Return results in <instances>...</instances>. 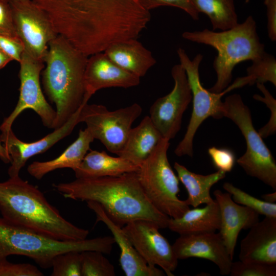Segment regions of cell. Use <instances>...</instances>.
Returning a JSON list of instances; mask_svg holds the SVG:
<instances>
[{
  "label": "cell",
  "mask_w": 276,
  "mask_h": 276,
  "mask_svg": "<svg viewBox=\"0 0 276 276\" xmlns=\"http://www.w3.org/2000/svg\"><path fill=\"white\" fill-rule=\"evenodd\" d=\"M104 52L116 64L141 78L156 64L149 50L137 39H130L114 43Z\"/></svg>",
  "instance_id": "cell-21"
},
{
  "label": "cell",
  "mask_w": 276,
  "mask_h": 276,
  "mask_svg": "<svg viewBox=\"0 0 276 276\" xmlns=\"http://www.w3.org/2000/svg\"><path fill=\"white\" fill-rule=\"evenodd\" d=\"M0 212L12 224L58 240H81L89 234L65 219L38 188L19 175L0 182Z\"/></svg>",
  "instance_id": "cell-2"
},
{
  "label": "cell",
  "mask_w": 276,
  "mask_h": 276,
  "mask_svg": "<svg viewBox=\"0 0 276 276\" xmlns=\"http://www.w3.org/2000/svg\"><path fill=\"white\" fill-rule=\"evenodd\" d=\"M88 56L58 35L49 44L42 73L45 95L55 105L54 129L65 123L84 103V72Z\"/></svg>",
  "instance_id": "cell-3"
},
{
  "label": "cell",
  "mask_w": 276,
  "mask_h": 276,
  "mask_svg": "<svg viewBox=\"0 0 276 276\" xmlns=\"http://www.w3.org/2000/svg\"><path fill=\"white\" fill-rule=\"evenodd\" d=\"M220 211V234L231 258L233 259L239 234L249 229L259 221V214L254 210L233 201L227 192H214Z\"/></svg>",
  "instance_id": "cell-18"
},
{
  "label": "cell",
  "mask_w": 276,
  "mask_h": 276,
  "mask_svg": "<svg viewBox=\"0 0 276 276\" xmlns=\"http://www.w3.org/2000/svg\"><path fill=\"white\" fill-rule=\"evenodd\" d=\"M0 49L12 60L18 62L25 51L24 46L18 38L0 35Z\"/></svg>",
  "instance_id": "cell-37"
},
{
  "label": "cell",
  "mask_w": 276,
  "mask_h": 276,
  "mask_svg": "<svg viewBox=\"0 0 276 276\" xmlns=\"http://www.w3.org/2000/svg\"><path fill=\"white\" fill-rule=\"evenodd\" d=\"M172 246L178 260L206 259L218 266L221 275L229 274L233 259L219 233L180 235Z\"/></svg>",
  "instance_id": "cell-16"
},
{
  "label": "cell",
  "mask_w": 276,
  "mask_h": 276,
  "mask_svg": "<svg viewBox=\"0 0 276 276\" xmlns=\"http://www.w3.org/2000/svg\"><path fill=\"white\" fill-rule=\"evenodd\" d=\"M142 111L136 103L113 111L103 105L86 103L81 108L79 120L85 123L94 139L99 140L107 150L118 155L132 124Z\"/></svg>",
  "instance_id": "cell-9"
},
{
  "label": "cell",
  "mask_w": 276,
  "mask_h": 276,
  "mask_svg": "<svg viewBox=\"0 0 276 276\" xmlns=\"http://www.w3.org/2000/svg\"><path fill=\"white\" fill-rule=\"evenodd\" d=\"M174 80L172 90L158 98L151 106L149 117L162 137L174 139L181 128L183 114L192 99L186 73L179 63L171 69Z\"/></svg>",
  "instance_id": "cell-12"
},
{
  "label": "cell",
  "mask_w": 276,
  "mask_h": 276,
  "mask_svg": "<svg viewBox=\"0 0 276 276\" xmlns=\"http://www.w3.org/2000/svg\"><path fill=\"white\" fill-rule=\"evenodd\" d=\"M223 117L239 128L246 145L244 154L237 163L249 176L255 177L276 190V162L252 124L251 113L239 94L226 97L222 103Z\"/></svg>",
  "instance_id": "cell-7"
},
{
  "label": "cell",
  "mask_w": 276,
  "mask_h": 276,
  "mask_svg": "<svg viewBox=\"0 0 276 276\" xmlns=\"http://www.w3.org/2000/svg\"><path fill=\"white\" fill-rule=\"evenodd\" d=\"M12 59L0 49V69L5 67Z\"/></svg>",
  "instance_id": "cell-40"
},
{
  "label": "cell",
  "mask_w": 276,
  "mask_h": 276,
  "mask_svg": "<svg viewBox=\"0 0 276 276\" xmlns=\"http://www.w3.org/2000/svg\"><path fill=\"white\" fill-rule=\"evenodd\" d=\"M19 63L20 84L18 100L12 112L0 126V131L4 132L11 130L17 117L28 109L39 116L45 127L53 129L56 110L45 99L40 83V74L44 68V62L34 58L24 51Z\"/></svg>",
  "instance_id": "cell-10"
},
{
  "label": "cell",
  "mask_w": 276,
  "mask_h": 276,
  "mask_svg": "<svg viewBox=\"0 0 276 276\" xmlns=\"http://www.w3.org/2000/svg\"><path fill=\"white\" fill-rule=\"evenodd\" d=\"M180 64L185 70L190 86L193 101V110L186 133L174 150L177 156L193 155V140L202 123L209 117L219 119L223 117L222 97L235 89L232 84L220 93L210 91L202 85L199 68L203 59L201 54L191 60L185 50L179 48L177 50Z\"/></svg>",
  "instance_id": "cell-8"
},
{
  "label": "cell",
  "mask_w": 276,
  "mask_h": 276,
  "mask_svg": "<svg viewBox=\"0 0 276 276\" xmlns=\"http://www.w3.org/2000/svg\"><path fill=\"white\" fill-rule=\"evenodd\" d=\"M52 276H82L81 252L70 251L56 256L52 263Z\"/></svg>",
  "instance_id": "cell-31"
},
{
  "label": "cell",
  "mask_w": 276,
  "mask_h": 276,
  "mask_svg": "<svg viewBox=\"0 0 276 276\" xmlns=\"http://www.w3.org/2000/svg\"><path fill=\"white\" fill-rule=\"evenodd\" d=\"M229 275L231 276H275L276 264L259 262H233Z\"/></svg>",
  "instance_id": "cell-32"
},
{
  "label": "cell",
  "mask_w": 276,
  "mask_h": 276,
  "mask_svg": "<svg viewBox=\"0 0 276 276\" xmlns=\"http://www.w3.org/2000/svg\"><path fill=\"white\" fill-rule=\"evenodd\" d=\"M262 200L269 203H275L276 192L275 191L270 193L265 194L261 196Z\"/></svg>",
  "instance_id": "cell-41"
},
{
  "label": "cell",
  "mask_w": 276,
  "mask_h": 276,
  "mask_svg": "<svg viewBox=\"0 0 276 276\" xmlns=\"http://www.w3.org/2000/svg\"><path fill=\"white\" fill-rule=\"evenodd\" d=\"M169 140L163 138L142 163L137 172L140 183L150 202L170 218L181 216L190 209L186 200H180L179 180L167 156Z\"/></svg>",
  "instance_id": "cell-6"
},
{
  "label": "cell",
  "mask_w": 276,
  "mask_h": 276,
  "mask_svg": "<svg viewBox=\"0 0 276 276\" xmlns=\"http://www.w3.org/2000/svg\"><path fill=\"white\" fill-rule=\"evenodd\" d=\"M266 7L267 32L270 40H276V0H264Z\"/></svg>",
  "instance_id": "cell-38"
},
{
  "label": "cell",
  "mask_w": 276,
  "mask_h": 276,
  "mask_svg": "<svg viewBox=\"0 0 276 276\" xmlns=\"http://www.w3.org/2000/svg\"><path fill=\"white\" fill-rule=\"evenodd\" d=\"M115 241L105 236L77 241L51 238L12 224L0 218V260L10 255H21L33 259L44 269L52 267L54 258L70 251L97 250L110 254Z\"/></svg>",
  "instance_id": "cell-5"
},
{
  "label": "cell",
  "mask_w": 276,
  "mask_h": 276,
  "mask_svg": "<svg viewBox=\"0 0 276 276\" xmlns=\"http://www.w3.org/2000/svg\"><path fill=\"white\" fill-rule=\"evenodd\" d=\"M139 166L119 156L114 157L105 151L89 150L79 166L74 171L76 178L115 176L137 172Z\"/></svg>",
  "instance_id": "cell-24"
},
{
  "label": "cell",
  "mask_w": 276,
  "mask_h": 276,
  "mask_svg": "<svg viewBox=\"0 0 276 276\" xmlns=\"http://www.w3.org/2000/svg\"><path fill=\"white\" fill-rule=\"evenodd\" d=\"M7 1H8V2H11V1H25V0H7Z\"/></svg>",
  "instance_id": "cell-42"
},
{
  "label": "cell",
  "mask_w": 276,
  "mask_h": 276,
  "mask_svg": "<svg viewBox=\"0 0 276 276\" xmlns=\"http://www.w3.org/2000/svg\"><path fill=\"white\" fill-rule=\"evenodd\" d=\"M208 152L214 166L218 170L225 173L232 170L235 164L236 156L231 150L212 147L208 149Z\"/></svg>",
  "instance_id": "cell-35"
},
{
  "label": "cell",
  "mask_w": 276,
  "mask_h": 276,
  "mask_svg": "<svg viewBox=\"0 0 276 276\" xmlns=\"http://www.w3.org/2000/svg\"><path fill=\"white\" fill-rule=\"evenodd\" d=\"M223 188L231 194L234 201L246 206L256 212L259 215L265 217L276 218V203H269L258 199L235 187L232 183L224 182Z\"/></svg>",
  "instance_id": "cell-29"
},
{
  "label": "cell",
  "mask_w": 276,
  "mask_h": 276,
  "mask_svg": "<svg viewBox=\"0 0 276 276\" xmlns=\"http://www.w3.org/2000/svg\"><path fill=\"white\" fill-rule=\"evenodd\" d=\"M123 229L145 262L151 266H159L168 276H173L178 259L172 245L159 232V228L146 220L130 222Z\"/></svg>",
  "instance_id": "cell-14"
},
{
  "label": "cell",
  "mask_w": 276,
  "mask_h": 276,
  "mask_svg": "<svg viewBox=\"0 0 276 276\" xmlns=\"http://www.w3.org/2000/svg\"><path fill=\"white\" fill-rule=\"evenodd\" d=\"M82 254V276H114V266L104 256L97 250H86Z\"/></svg>",
  "instance_id": "cell-30"
},
{
  "label": "cell",
  "mask_w": 276,
  "mask_h": 276,
  "mask_svg": "<svg viewBox=\"0 0 276 276\" xmlns=\"http://www.w3.org/2000/svg\"><path fill=\"white\" fill-rule=\"evenodd\" d=\"M239 260L276 264V218L265 217L250 228L240 245Z\"/></svg>",
  "instance_id": "cell-20"
},
{
  "label": "cell",
  "mask_w": 276,
  "mask_h": 276,
  "mask_svg": "<svg viewBox=\"0 0 276 276\" xmlns=\"http://www.w3.org/2000/svg\"><path fill=\"white\" fill-rule=\"evenodd\" d=\"M84 104L62 126L55 129L53 132L38 141L30 143L22 141L17 138L12 129L8 131L2 132L0 141L11 159V165L8 170L9 177L19 176L20 170L30 158L44 152L70 135L77 125L80 123L79 113Z\"/></svg>",
  "instance_id": "cell-15"
},
{
  "label": "cell",
  "mask_w": 276,
  "mask_h": 276,
  "mask_svg": "<svg viewBox=\"0 0 276 276\" xmlns=\"http://www.w3.org/2000/svg\"><path fill=\"white\" fill-rule=\"evenodd\" d=\"M174 168L179 180L188 192V198L185 200L189 206L193 208L213 202L215 199L211 196L210 190L226 176L225 172L220 170L208 175L197 174L177 162H175Z\"/></svg>",
  "instance_id": "cell-26"
},
{
  "label": "cell",
  "mask_w": 276,
  "mask_h": 276,
  "mask_svg": "<svg viewBox=\"0 0 276 276\" xmlns=\"http://www.w3.org/2000/svg\"><path fill=\"white\" fill-rule=\"evenodd\" d=\"M140 5L146 10L162 6L177 8L185 11L193 19H199V13L190 0H138Z\"/></svg>",
  "instance_id": "cell-33"
},
{
  "label": "cell",
  "mask_w": 276,
  "mask_h": 276,
  "mask_svg": "<svg viewBox=\"0 0 276 276\" xmlns=\"http://www.w3.org/2000/svg\"><path fill=\"white\" fill-rule=\"evenodd\" d=\"M53 187L65 198L98 203L120 227L133 221L146 220L159 229L168 227L170 217L150 202L140 183L137 172L115 176L76 178L54 184Z\"/></svg>",
  "instance_id": "cell-1"
},
{
  "label": "cell",
  "mask_w": 276,
  "mask_h": 276,
  "mask_svg": "<svg viewBox=\"0 0 276 276\" xmlns=\"http://www.w3.org/2000/svg\"><path fill=\"white\" fill-rule=\"evenodd\" d=\"M199 13L210 20L213 30H227L238 24L234 0H190Z\"/></svg>",
  "instance_id": "cell-27"
},
{
  "label": "cell",
  "mask_w": 276,
  "mask_h": 276,
  "mask_svg": "<svg viewBox=\"0 0 276 276\" xmlns=\"http://www.w3.org/2000/svg\"><path fill=\"white\" fill-rule=\"evenodd\" d=\"M0 159L5 164L11 163V157L5 148L3 143L0 141Z\"/></svg>",
  "instance_id": "cell-39"
},
{
  "label": "cell",
  "mask_w": 276,
  "mask_h": 276,
  "mask_svg": "<svg viewBox=\"0 0 276 276\" xmlns=\"http://www.w3.org/2000/svg\"><path fill=\"white\" fill-rule=\"evenodd\" d=\"M53 22L89 24L118 14L133 0H31Z\"/></svg>",
  "instance_id": "cell-13"
},
{
  "label": "cell",
  "mask_w": 276,
  "mask_h": 276,
  "mask_svg": "<svg viewBox=\"0 0 276 276\" xmlns=\"http://www.w3.org/2000/svg\"><path fill=\"white\" fill-rule=\"evenodd\" d=\"M182 37L192 42L211 46L216 50L217 54L213 63L216 81L208 89L215 93H221L229 86L236 65L244 61H251L265 51L264 45L257 33L256 21L251 16L227 30L215 31L205 29L186 31Z\"/></svg>",
  "instance_id": "cell-4"
},
{
  "label": "cell",
  "mask_w": 276,
  "mask_h": 276,
  "mask_svg": "<svg viewBox=\"0 0 276 276\" xmlns=\"http://www.w3.org/2000/svg\"><path fill=\"white\" fill-rule=\"evenodd\" d=\"M9 3L15 30L24 51L44 62L50 42L58 35L49 17L31 0Z\"/></svg>",
  "instance_id": "cell-11"
},
{
  "label": "cell",
  "mask_w": 276,
  "mask_h": 276,
  "mask_svg": "<svg viewBox=\"0 0 276 276\" xmlns=\"http://www.w3.org/2000/svg\"><path fill=\"white\" fill-rule=\"evenodd\" d=\"M251 65L246 70L247 77L251 85L255 83L267 82L276 86V60L275 57L264 51L251 60Z\"/></svg>",
  "instance_id": "cell-28"
},
{
  "label": "cell",
  "mask_w": 276,
  "mask_h": 276,
  "mask_svg": "<svg viewBox=\"0 0 276 276\" xmlns=\"http://www.w3.org/2000/svg\"><path fill=\"white\" fill-rule=\"evenodd\" d=\"M88 58L84 72V100L98 90L110 87L128 88L137 86L140 78L121 68L103 52Z\"/></svg>",
  "instance_id": "cell-17"
},
{
  "label": "cell",
  "mask_w": 276,
  "mask_h": 276,
  "mask_svg": "<svg viewBox=\"0 0 276 276\" xmlns=\"http://www.w3.org/2000/svg\"><path fill=\"white\" fill-rule=\"evenodd\" d=\"M149 116L131 128L125 144L118 156L140 167L163 139Z\"/></svg>",
  "instance_id": "cell-23"
},
{
  "label": "cell",
  "mask_w": 276,
  "mask_h": 276,
  "mask_svg": "<svg viewBox=\"0 0 276 276\" xmlns=\"http://www.w3.org/2000/svg\"><path fill=\"white\" fill-rule=\"evenodd\" d=\"M220 222L219 208L215 199L203 208L189 209L180 217L170 218L168 228L179 235L215 232Z\"/></svg>",
  "instance_id": "cell-25"
},
{
  "label": "cell",
  "mask_w": 276,
  "mask_h": 276,
  "mask_svg": "<svg viewBox=\"0 0 276 276\" xmlns=\"http://www.w3.org/2000/svg\"><path fill=\"white\" fill-rule=\"evenodd\" d=\"M35 266L29 263H13L7 259L0 260V276H42Z\"/></svg>",
  "instance_id": "cell-34"
},
{
  "label": "cell",
  "mask_w": 276,
  "mask_h": 276,
  "mask_svg": "<svg viewBox=\"0 0 276 276\" xmlns=\"http://www.w3.org/2000/svg\"><path fill=\"white\" fill-rule=\"evenodd\" d=\"M94 140L86 128L80 129L77 139L59 156L45 162H33L28 166L27 171L38 180L58 169L71 168L74 171L90 150V145Z\"/></svg>",
  "instance_id": "cell-22"
},
{
  "label": "cell",
  "mask_w": 276,
  "mask_h": 276,
  "mask_svg": "<svg viewBox=\"0 0 276 276\" xmlns=\"http://www.w3.org/2000/svg\"><path fill=\"white\" fill-rule=\"evenodd\" d=\"M0 35L18 38L14 26L11 7L7 0H0Z\"/></svg>",
  "instance_id": "cell-36"
},
{
  "label": "cell",
  "mask_w": 276,
  "mask_h": 276,
  "mask_svg": "<svg viewBox=\"0 0 276 276\" xmlns=\"http://www.w3.org/2000/svg\"><path fill=\"white\" fill-rule=\"evenodd\" d=\"M88 207L96 216V223H104L110 231L120 249V263L126 276H164L165 273L156 266L149 265L142 258L123 228L115 224L102 207L93 201H86Z\"/></svg>",
  "instance_id": "cell-19"
}]
</instances>
